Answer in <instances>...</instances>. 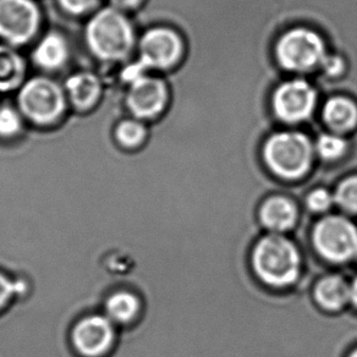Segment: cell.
Returning <instances> with one entry per match:
<instances>
[{
	"label": "cell",
	"instance_id": "obj_7",
	"mask_svg": "<svg viewBox=\"0 0 357 357\" xmlns=\"http://www.w3.org/2000/svg\"><path fill=\"white\" fill-rule=\"evenodd\" d=\"M253 264L266 283L283 287L293 283L298 277L300 257L296 248L287 238L267 236L256 246Z\"/></svg>",
	"mask_w": 357,
	"mask_h": 357
},
{
	"label": "cell",
	"instance_id": "obj_6",
	"mask_svg": "<svg viewBox=\"0 0 357 357\" xmlns=\"http://www.w3.org/2000/svg\"><path fill=\"white\" fill-rule=\"evenodd\" d=\"M65 89L54 79L37 76L27 79L19 89L17 109L32 124L53 125L66 109Z\"/></svg>",
	"mask_w": 357,
	"mask_h": 357
},
{
	"label": "cell",
	"instance_id": "obj_2",
	"mask_svg": "<svg viewBox=\"0 0 357 357\" xmlns=\"http://www.w3.org/2000/svg\"><path fill=\"white\" fill-rule=\"evenodd\" d=\"M84 40L92 55L105 63L128 59L135 48V31L124 11L113 6L97 11L84 29Z\"/></svg>",
	"mask_w": 357,
	"mask_h": 357
},
{
	"label": "cell",
	"instance_id": "obj_17",
	"mask_svg": "<svg viewBox=\"0 0 357 357\" xmlns=\"http://www.w3.org/2000/svg\"><path fill=\"white\" fill-rule=\"evenodd\" d=\"M261 218L263 224L271 230L284 231L291 228L295 223L296 208L290 199L275 196L263 204Z\"/></svg>",
	"mask_w": 357,
	"mask_h": 357
},
{
	"label": "cell",
	"instance_id": "obj_16",
	"mask_svg": "<svg viewBox=\"0 0 357 357\" xmlns=\"http://www.w3.org/2000/svg\"><path fill=\"white\" fill-rule=\"evenodd\" d=\"M316 158L322 164H337L347 157L350 149L349 136L335 134L323 129L313 136Z\"/></svg>",
	"mask_w": 357,
	"mask_h": 357
},
{
	"label": "cell",
	"instance_id": "obj_19",
	"mask_svg": "<svg viewBox=\"0 0 357 357\" xmlns=\"http://www.w3.org/2000/svg\"><path fill=\"white\" fill-rule=\"evenodd\" d=\"M318 303L327 310H337L350 298V288L339 277H328L318 283L316 289Z\"/></svg>",
	"mask_w": 357,
	"mask_h": 357
},
{
	"label": "cell",
	"instance_id": "obj_14",
	"mask_svg": "<svg viewBox=\"0 0 357 357\" xmlns=\"http://www.w3.org/2000/svg\"><path fill=\"white\" fill-rule=\"evenodd\" d=\"M69 59V45L59 32H50L38 42L32 52V60L37 68L45 71L61 69Z\"/></svg>",
	"mask_w": 357,
	"mask_h": 357
},
{
	"label": "cell",
	"instance_id": "obj_26",
	"mask_svg": "<svg viewBox=\"0 0 357 357\" xmlns=\"http://www.w3.org/2000/svg\"><path fill=\"white\" fill-rule=\"evenodd\" d=\"M333 201H334V196L323 188L312 190L307 196V206L314 212L327 211L332 206Z\"/></svg>",
	"mask_w": 357,
	"mask_h": 357
},
{
	"label": "cell",
	"instance_id": "obj_29",
	"mask_svg": "<svg viewBox=\"0 0 357 357\" xmlns=\"http://www.w3.org/2000/svg\"><path fill=\"white\" fill-rule=\"evenodd\" d=\"M351 357H357V351L356 352H354V354H352V356Z\"/></svg>",
	"mask_w": 357,
	"mask_h": 357
},
{
	"label": "cell",
	"instance_id": "obj_4",
	"mask_svg": "<svg viewBox=\"0 0 357 357\" xmlns=\"http://www.w3.org/2000/svg\"><path fill=\"white\" fill-rule=\"evenodd\" d=\"M329 52L322 33L310 26H294L279 36L274 58L288 76H311Z\"/></svg>",
	"mask_w": 357,
	"mask_h": 357
},
{
	"label": "cell",
	"instance_id": "obj_24",
	"mask_svg": "<svg viewBox=\"0 0 357 357\" xmlns=\"http://www.w3.org/2000/svg\"><path fill=\"white\" fill-rule=\"evenodd\" d=\"M26 290L27 284L22 283V280L14 283L6 274L0 273V310L6 307L11 298L26 293Z\"/></svg>",
	"mask_w": 357,
	"mask_h": 357
},
{
	"label": "cell",
	"instance_id": "obj_18",
	"mask_svg": "<svg viewBox=\"0 0 357 357\" xmlns=\"http://www.w3.org/2000/svg\"><path fill=\"white\" fill-rule=\"evenodd\" d=\"M105 312L112 322L129 324L137 317L141 308L139 298L130 290H116L105 300Z\"/></svg>",
	"mask_w": 357,
	"mask_h": 357
},
{
	"label": "cell",
	"instance_id": "obj_1",
	"mask_svg": "<svg viewBox=\"0 0 357 357\" xmlns=\"http://www.w3.org/2000/svg\"><path fill=\"white\" fill-rule=\"evenodd\" d=\"M261 158L275 178L287 181L301 180L314 167L313 137L301 128H280L263 142Z\"/></svg>",
	"mask_w": 357,
	"mask_h": 357
},
{
	"label": "cell",
	"instance_id": "obj_15",
	"mask_svg": "<svg viewBox=\"0 0 357 357\" xmlns=\"http://www.w3.org/2000/svg\"><path fill=\"white\" fill-rule=\"evenodd\" d=\"M25 60L14 47L0 45V92L20 89L26 79Z\"/></svg>",
	"mask_w": 357,
	"mask_h": 357
},
{
	"label": "cell",
	"instance_id": "obj_12",
	"mask_svg": "<svg viewBox=\"0 0 357 357\" xmlns=\"http://www.w3.org/2000/svg\"><path fill=\"white\" fill-rule=\"evenodd\" d=\"M316 120L324 129L350 136L357 129V102L347 95H332L321 100Z\"/></svg>",
	"mask_w": 357,
	"mask_h": 357
},
{
	"label": "cell",
	"instance_id": "obj_28",
	"mask_svg": "<svg viewBox=\"0 0 357 357\" xmlns=\"http://www.w3.org/2000/svg\"><path fill=\"white\" fill-rule=\"evenodd\" d=\"M350 298H351L352 301L357 306V279L355 280V283L352 284L351 288H350Z\"/></svg>",
	"mask_w": 357,
	"mask_h": 357
},
{
	"label": "cell",
	"instance_id": "obj_20",
	"mask_svg": "<svg viewBox=\"0 0 357 357\" xmlns=\"http://www.w3.org/2000/svg\"><path fill=\"white\" fill-rule=\"evenodd\" d=\"M114 137L125 149H135L144 144L147 137V128L139 119L123 120L115 128Z\"/></svg>",
	"mask_w": 357,
	"mask_h": 357
},
{
	"label": "cell",
	"instance_id": "obj_13",
	"mask_svg": "<svg viewBox=\"0 0 357 357\" xmlns=\"http://www.w3.org/2000/svg\"><path fill=\"white\" fill-rule=\"evenodd\" d=\"M64 89L70 103L79 112H84L91 109L100 100L102 82L93 73L81 71L66 79Z\"/></svg>",
	"mask_w": 357,
	"mask_h": 357
},
{
	"label": "cell",
	"instance_id": "obj_5",
	"mask_svg": "<svg viewBox=\"0 0 357 357\" xmlns=\"http://www.w3.org/2000/svg\"><path fill=\"white\" fill-rule=\"evenodd\" d=\"M269 103L282 128L305 129L316 121L321 96L307 76H288L273 89Z\"/></svg>",
	"mask_w": 357,
	"mask_h": 357
},
{
	"label": "cell",
	"instance_id": "obj_23",
	"mask_svg": "<svg viewBox=\"0 0 357 357\" xmlns=\"http://www.w3.org/2000/svg\"><path fill=\"white\" fill-rule=\"evenodd\" d=\"M22 115L19 109L13 108L10 105L0 107V137L10 139L22 130Z\"/></svg>",
	"mask_w": 357,
	"mask_h": 357
},
{
	"label": "cell",
	"instance_id": "obj_8",
	"mask_svg": "<svg viewBox=\"0 0 357 357\" xmlns=\"http://www.w3.org/2000/svg\"><path fill=\"white\" fill-rule=\"evenodd\" d=\"M40 26V11L33 0H0V40L6 45L29 43Z\"/></svg>",
	"mask_w": 357,
	"mask_h": 357
},
{
	"label": "cell",
	"instance_id": "obj_3",
	"mask_svg": "<svg viewBox=\"0 0 357 357\" xmlns=\"http://www.w3.org/2000/svg\"><path fill=\"white\" fill-rule=\"evenodd\" d=\"M137 50L139 58L123 73L126 82L152 70L169 73L178 68L184 59L186 45L184 37L173 26L158 25L144 32Z\"/></svg>",
	"mask_w": 357,
	"mask_h": 357
},
{
	"label": "cell",
	"instance_id": "obj_10",
	"mask_svg": "<svg viewBox=\"0 0 357 357\" xmlns=\"http://www.w3.org/2000/svg\"><path fill=\"white\" fill-rule=\"evenodd\" d=\"M314 245L323 257L344 262L357 253V230L342 217H328L314 230Z\"/></svg>",
	"mask_w": 357,
	"mask_h": 357
},
{
	"label": "cell",
	"instance_id": "obj_21",
	"mask_svg": "<svg viewBox=\"0 0 357 357\" xmlns=\"http://www.w3.org/2000/svg\"><path fill=\"white\" fill-rule=\"evenodd\" d=\"M334 201L347 212L357 213V174H350L337 183Z\"/></svg>",
	"mask_w": 357,
	"mask_h": 357
},
{
	"label": "cell",
	"instance_id": "obj_22",
	"mask_svg": "<svg viewBox=\"0 0 357 357\" xmlns=\"http://www.w3.org/2000/svg\"><path fill=\"white\" fill-rule=\"evenodd\" d=\"M347 70V60L342 54L329 50L323 58L317 71L308 77H317L322 79H337L345 75Z\"/></svg>",
	"mask_w": 357,
	"mask_h": 357
},
{
	"label": "cell",
	"instance_id": "obj_11",
	"mask_svg": "<svg viewBox=\"0 0 357 357\" xmlns=\"http://www.w3.org/2000/svg\"><path fill=\"white\" fill-rule=\"evenodd\" d=\"M115 331L109 318L91 314L75 323L71 342L82 357H102L114 344Z\"/></svg>",
	"mask_w": 357,
	"mask_h": 357
},
{
	"label": "cell",
	"instance_id": "obj_9",
	"mask_svg": "<svg viewBox=\"0 0 357 357\" xmlns=\"http://www.w3.org/2000/svg\"><path fill=\"white\" fill-rule=\"evenodd\" d=\"M125 102L135 119H154L168 108L170 102L168 82L159 76L141 75L130 81Z\"/></svg>",
	"mask_w": 357,
	"mask_h": 357
},
{
	"label": "cell",
	"instance_id": "obj_25",
	"mask_svg": "<svg viewBox=\"0 0 357 357\" xmlns=\"http://www.w3.org/2000/svg\"><path fill=\"white\" fill-rule=\"evenodd\" d=\"M64 13L71 16H82L95 10L100 0H56Z\"/></svg>",
	"mask_w": 357,
	"mask_h": 357
},
{
	"label": "cell",
	"instance_id": "obj_27",
	"mask_svg": "<svg viewBox=\"0 0 357 357\" xmlns=\"http://www.w3.org/2000/svg\"><path fill=\"white\" fill-rule=\"evenodd\" d=\"M109 1L110 6L120 11L134 10L144 3V0H109Z\"/></svg>",
	"mask_w": 357,
	"mask_h": 357
}]
</instances>
